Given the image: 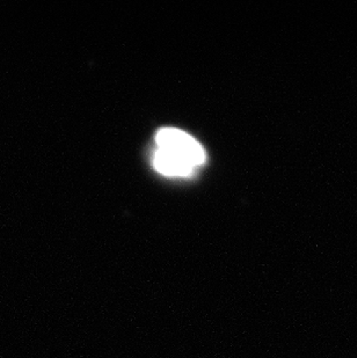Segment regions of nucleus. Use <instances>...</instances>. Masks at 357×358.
I'll return each instance as SVG.
<instances>
[{
    "mask_svg": "<svg viewBox=\"0 0 357 358\" xmlns=\"http://www.w3.org/2000/svg\"><path fill=\"white\" fill-rule=\"evenodd\" d=\"M155 167L167 176H189L206 162V151L192 136L174 128L157 134Z\"/></svg>",
    "mask_w": 357,
    "mask_h": 358,
    "instance_id": "obj_1",
    "label": "nucleus"
}]
</instances>
